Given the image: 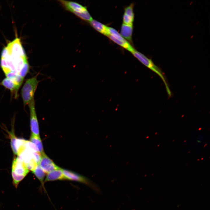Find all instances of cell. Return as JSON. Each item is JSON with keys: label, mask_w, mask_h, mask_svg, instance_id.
I'll use <instances>...</instances> for the list:
<instances>
[{"label": "cell", "mask_w": 210, "mask_h": 210, "mask_svg": "<svg viewBox=\"0 0 210 210\" xmlns=\"http://www.w3.org/2000/svg\"><path fill=\"white\" fill-rule=\"evenodd\" d=\"M131 53L142 64L156 73L160 77L165 85L168 96L170 97L172 95L171 92L164 74L161 69L155 64L151 59L148 58L142 53L136 50Z\"/></svg>", "instance_id": "obj_2"}, {"label": "cell", "mask_w": 210, "mask_h": 210, "mask_svg": "<svg viewBox=\"0 0 210 210\" xmlns=\"http://www.w3.org/2000/svg\"><path fill=\"white\" fill-rule=\"evenodd\" d=\"M10 144L13 152L14 154L18 155L20 148L23 145L25 140L17 138L14 135L13 132L10 133Z\"/></svg>", "instance_id": "obj_11"}, {"label": "cell", "mask_w": 210, "mask_h": 210, "mask_svg": "<svg viewBox=\"0 0 210 210\" xmlns=\"http://www.w3.org/2000/svg\"><path fill=\"white\" fill-rule=\"evenodd\" d=\"M90 25L96 31L107 36L108 35V27L94 19L88 22Z\"/></svg>", "instance_id": "obj_13"}, {"label": "cell", "mask_w": 210, "mask_h": 210, "mask_svg": "<svg viewBox=\"0 0 210 210\" xmlns=\"http://www.w3.org/2000/svg\"><path fill=\"white\" fill-rule=\"evenodd\" d=\"M25 146L26 148L32 151L39 153L38 149L36 145L30 141L26 140Z\"/></svg>", "instance_id": "obj_18"}, {"label": "cell", "mask_w": 210, "mask_h": 210, "mask_svg": "<svg viewBox=\"0 0 210 210\" xmlns=\"http://www.w3.org/2000/svg\"><path fill=\"white\" fill-rule=\"evenodd\" d=\"M133 25L123 23L122 24L120 34L128 42H131L133 31Z\"/></svg>", "instance_id": "obj_14"}, {"label": "cell", "mask_w": 210, "mask_h": 210, "mask_svg": "<svg viewBox=\"0 0 210 210\" xmlns=\"http://www.w3.org/2000/svg\"><path fill=\"white\" fill-rule=\"evenodd\" d=\"M107 37L111 41L123 48L132 53L135 50L130 43L125 40L116 30L108 27V35Z\"/></svg>", "instance_id": "obj_5"}, {"label": "cell", "mask_w": 210, "mask_h": 210, "mask_svg": "<svg viewBox=\"0 0 210 210\" xmlns=\"http://www.w3.org/2000/svg\"><path fill=\"white\" fill-rule=\"evenodd\" d=\"M38 164L46 173L60 168L57 166L45 153L41 155V159Z\"/></svg>", "instance_id": "obj_9"}, {"label": "cell", "mask_w": 210, "mask_h": 210, "mask_svg": "<svg viewBox=\"0 0 210 210\" xmlns=\"http://www.w3.org/2000/svg\"><path fill=\"white\" fill-rule=\"evenodd\" d=\"M38 74L27 79L22 88L21 95L24 107L34 99L40 80L37 79Z\"/></svg>", "instance_id": "obj_3"}, {"label": "cell", "mask_w": 210, "mask_h": 210, "mask_svg": "<svg viewBox=\"0 0 210 210\" xmlns=\"http://www.w3.org/2000/svg\"><path fill=\"white\" fill-rule=\"evenodd\" d=\"M65 180L62 171L60 168L51 171L47 173L44 182L57 180Z\"/></svg>", "instance_id": "obj_12"}, {"label": "cell", "mask_w": 210, "mask_h": 210, "mask_svg": "<svg viewBox=\"0 0 210 210\" xmlns=\"http://www.w3.org/2000/svg\"><path fill=\"white\" fill-rule=\"evenodd\" d=\"M29 172L22 160L19 157L14 159L12 164L11 174L13 184L16 188Z\"/></svg>", "instance_id": "obj_4"}, {"label": "cell", "mask_w": 210, "mask_h": 210, "mask_svg": "<svg viewBox=\"0 0 210 210\" xmlns=\"http://www.w3.org/2000/svg\"><path fill=\"white\" fill-rule=\"evenodd\" d=\"M62 171L65 180L83 183L90 186L98 192H100L99 188L86 178L73 172L66 169H62Z\"/></svg>", "instance_id": "obj_6"}, {"label": "cell", "mask_w": 210, "mask_h": 210, "mask_svg": "<svg viewBox=\"0 0 210 210\" xmlns=\"http://www.w3.org/2000/svg\"><path fill=\"white\" fill-rule=\"evenodd\" d=\"M58 1L66 10L72 13L83 21L88 22L93 19L86 6L74 1L63 0Z\"/></svg>", "instance_id": "obj_1"}, {"label": "cell", "mask_w": 210, "mask_h": 210, "mask_svg": "<svg viewBox=\"0 0 210 210\" xmlns=\"http://www.w3.org/2000/svg\"><path fill=\"white\" fill-rule=\"evenodd\" d=\"M0 85L10 90L12 93L14 94L15 97H18V92L20 87L11 80L5 78L0 82Z\"/></svg>", "instance_id": "obj_15"}, {"label": "cell", "mask_w": 210, "mask_h": 210, "mask_svg": "<svg viewBox=\"0 0 210 210\" xmlns=\"http://www.w3.org/2000/svg\"><path fill=\"white\" fill-rule=\"evenodd\" d=\"M32 172L39 180L43 187L44 183V180L46 176V173L41 168L38 164L36 168L32 171Z\"/></svg>", "instance_id": "obj_17"}, {"label": "cell", "mask_w": 210, "mask_h": 210, "mask_svg": "<svg viewBox=\"0 0 210 210\" xmlns=\"http://www.w3.org/2000/svg\"><path fill=\"white\" fill-rule=\"evenodd\" d=\"M134 5L133 3H132L125 8L123 17V23L133 25L134 16L133 11Z\"/></svg>", "instance_id": "obj_10"}, {"label": "cell", "mask_w": 210, "mask_h": 210, "mask_svg": "<svg viewBox=\"0 0 210 210\" xmlns=\"http://www.w3.org/2000/svg\"><path fill=\"white\" fill-rule=\"evenodd\" d=\"M10 56L13 57H27L20 39L17 38L8 44L6 46Z\"/></svg>", "instance_id": "obj_7"}, {"label": "cell", "mask_w": 210, "mask_h": 210, "mask_svg": "<svg viewBox=\"0 0 210 210\" xmlns=\"http://www.w3.org/2000/svg\"><path fill=\"white\" fill-rule=\"evenodd\" d=\"M28 104L30 111V127L32 134L39 136L38 123L35 109L34 99Z\"/></svg>", "instance_id": "obj_8"}, {"label": "cell", "mask_w": 210, "mask_h": 210, "mask_svg": "<svg viewBox=\"0 0 210 210\" xmlns=\"http://www.w3.org/2000/svg\"><path fill=\"white\" fill-rule=\"evenodd\" d=\"M30 141L36 145L41 155L44 153L42 143L40 136H37L32 134L30 138Z\"/></svg>", "instance_id": "obj_16"}]
</instances>
